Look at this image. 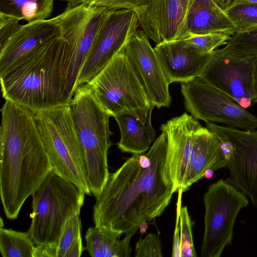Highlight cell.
I'll use <instances>...</instances> for the list:
<instances>
[{
  "instance_id": "obj_1",
  "label": "cell",
  "mask_w": 257,
  "mask_h": 257,
  "mask_svg": "<svg viewBox=\"0 0 257 257\" xmlns=\"http://www.w3.org/2000/svg\"><path fill=\"white\" fill-rule=\"evenodd\" d=\"M167 147L162 132L146 154H133L109 173L93 206L95 226L126 234L162 214L176 192Z\"/></svg>"
},
{
  "instance_id": "obj_2",
  "label": "cell",
  "mask_w": 257,
  "mask_h": 257,
  "mask_svg": "<svg viewBox=\"0 0 257 257\" xmlns=\"http://www.w3.org/2000/svg\"><path fill=\"white\" fill-rule=\"evenodd\" d=\"M1 112L0 195L7 218L15 219L52 168L32 111L6 100Z\"/></svg>"
},
{
  "instance_id": "obj_3",
  "label": "cell",
  "mask_w": 257,
  "mask_h": 257,
  "mask_svg": "<svg viewBox=\"0 0 257 257\" xmlns=\"http://www.w3.org/2000/svg\"><path fill=\"white\" fill-rule=\"evenodd\" d=\"M70 47L62 36L23 56L0 75L2 96L31 111L70 104L66 79Z\"/></svg>"
},
{
  "instance_id": "obj_4",
  "label": "cell",
  "mask_w": 257,
  "mask_h": 257,
  "mask_svg": "<svg viewBox=\"0 0 257 257\" xmlns=\"http://www.w3.org/2000/svg\"><path fill=\"white\" fill-rule=\"evenodd\" d=\"M76 132L82 149L88 183L96 198L109 176L108 151L113 135L107 114L83 84L78 86L70 103Z\"/></svg>"
},
{
  "instance_id": "obj_5",
  "label": "cell",
  "mask_w": 257,
  "mask_h": 257,
  "mask_svg": "<svg viewBox=\"0 0 257 257\" xmlns=\"http://www.w3.org/2000/svg\"><path fill=\"white\" fill-rule=\"evenodd\" d=\"M52 171L91 195L70 104L32 112Z\"/></svg>"
},
{
  "instance_id": "obj_6",
  "label": "cell",
  "mask_w": 257,
  "mask_h": 257,
  "mask_svg": "<svg viewBox=\"0 0 257 257\" xmlns=\"http://www.w3.org/2000/svg\"><path fill=\"white\" fill-rule=\"evenodd\" d=\"M85 195L54 171L48 174L32 195V220L27 232L35 246H57L67 220L80 214Z\"/></svg>"
},
{
  "instance_id": "obj_7",
  "label": "cell",
  "mask_w": 257,
  "mask_h": 257,
  "mask_svg": "<svg viewBox=\"0 0 257 257\" xmlns=\"http://www.w3.org/2000/svg\"><path fill=\"white\" fill-rule=\"evenodd\" d=\"M125 44L108 63L85 84L110 117L128 113L144 123L153 105L127 58Z\"/></svg>"
},
{
  "instance_id": "obj_8",
  "label": "cell",
  "mask_w": 257,
  "mask_h": 257,
  "mask_svg": "<svg viewBox=\"0 0 257 257\" xmlns=\"http://www.w3.org/2000/svg\"><path fill=\"white\" fill-rule=\"evenodd\" d=\"M113 10L86 3L76 6L67 5L63 13L55 17L62 36L70 47L66 91L70 100L76 88L80 71Z\"/></svg>"
},
{
  "instance_id": "obj_9",
  "label": "cell",
  "mask_w": 257,
  "mask_h": 257,
  "mask_svg": "<svg viewBox=\"0 0 257 257\" xmlns=\"http://www.w3.org/2000/svg\"><path fill=\"white\" fill-rule=\"evenodd\" d=\"M204 231L201 257H220L232 244L233 227L239 211L246 207L248 198L227 180L210 185L203 196Z\"/></svg>"
},
{
  "instance_id": "obj_10",
  "label": "cell",
  "mask_w": 257,
  "mask_h": 257,
  "mask_svg": "<svg viewBox=\"0 0 257 257\" xmlns=\"http://www.w3.org/2000/svg\"><path fill=\"white\" fill-rule=\"evenodd\" d=\"M187 110L196 119L242 130H257V116L199 78L181 83Z\"/></svg>"
},
{
  "instance_id": "obj_11",
  "label": "cell",
  "mask_w": 257,
  "mask_h": 257,
  "mask_svg": "<svg viewBox=\"0 0 257 257\" xmlns=\"http://www.w3.org/2000/svg\"><path fill=\"white\" fill-rule=\"evenodd\" d=\"M254 60L216 49L198 78L247 108L253 104Z\"/></svg>"
},
{
  "instance_id": "obj_12",
  "label": "cell",
  "mask_w": 257,
  "mask_h": 257,
  "mask_svg": "<svg viewBox=\"0 0 257 257\" xmlns=\"http://www.w3.org/2000/svg\"><path fill=\"white\" fill-rule=\"evenodd\" d=\"M218 139L230 144L232 154L227 161V180L243 193L257 211V130L245 131L205 122Z\"/></svg>"
},
{
  "instance_id": "obj_13",
  "label": "cell",
  "mask_w": 257,
  "mask_h": 257,
  "mask_svg": "<svg viewBox=\"0 0 257 257\" xmlns=\"http://www.w3.org/2000/svg\"><path fill=\"white\" fill-rule=\"evenodd\" d=\"M138 26V17L134 10L113 9L80 71L76 88L87 83L100 71Z\"/></svg>"
},
{
  "instance_id": "obj_14",
  "label": "cell",
  "mask_w": 257,
  "mask_h": 257,
  "mask_svg": "<svg viewBox=\"0 0 257 257\" xmlns=\"http://www.w3.org/2000/svg\"><path fill=\"white\" fill-rule=\"evenodd\" d=\"M127 58L152 105L158 108L171 103L170 83L149 41L142 29H136L125 45Z\"/></svg>"
},
{
  "instance_id": "obj_15",
  "label": "cell",
  "mask_w": 257,
  "mask_h": 257,
  "mask_svg": "<svg viewBox=\"0 0 257 257\" xmlns=\"http://www.w3.org/2000/svg\"><path fill=\"white\" fill-rule=\"evenodd\" d=\"M192 0H148L135 10L139 25L157 44L178 40Z\"/></svg>"
},
{
  "instance_id": "obj_16",
  "label": "cell",
  "mask_w": 257,
  "mask_h": 257,
  "mask_svg": "<svg viewBox=\"0 0 257 257\" xmlns=\"http://www.w3.org/2000/svg\"><path fill=\"white\" fill-rule=\"evenodd\" d=\"M154 50L170 84L199 78L211 53L200 54L181 39L157 44Z\"/></svg>"
},
{
  "instance_id": "obj_17",
  "label": "cell",
  "mask_w": 257,
  "mask_h": 257,
  "mask_svg": "<svg viewBox=\"0 0 257 257\" xmlns=\"http://www.w3.org/2000/svg\"><path fill=\"white\" fill-rule=\"evenodd\" d=\"M201 125L191 115L184 112L161 125L167 136V161L175 192L181 189L186 175L192 137Z\"/></svg>"
},
{
  "instance_id": "obj_18",
  "label": "cell",
  "mask_w": 257,
  "mask_h": 257,
  "mask_svg": "<svg viewBox=\"0 0 257 257\" xmlns=\"http://www.w3.org/2000/svg\"><path fill=\"white\" fill-rule=\"evenodd\" d=\"M61 35L60 26L55 17L21 25L0 50V75L23 56Z\"/></svg>"
},
{
  "instance_id": "obj_19",
  "label": "cell",
  "mask_w": 257,
  "mask_h": 257,
  "mask_svg": "<svg viewBox=\"0 0 257 257\" xmlns=\"http://www.w3.org/2000/svg\"><path fill=\"white\" fill-rule=\"evenodd\" d=\"M226 166L220 141L207 127L200 125L193 135L189 164L181 189L186 191L193 184L204 178L207 170L215 171Z\"/></svg>"
},
{
  "instance_id": "obj_20",
  "label": "cell",
  "mask_w": 257,
  "mask_h": 257,
  "mask_svg": "<svg viewBox=\"0 0 257 257\" xmlns=\"http://www.w3.org/2000/svg\"><path fill=\"white\" fill-rule=\"evenodd\" d=\"M214 32H226L233 35L237 30L225 13L212 0H192L178 40Z\"/></svg>"
},
{
  "instance_id": "obj_21",
  "label": "cell",
  "mask_w": 257,
  "mask_h": 257,
  "mask_svg": "<svg viewBox=\"0 0 257 257\" xmlns=\"http://www.w3.org/2000/svg\"><path fill=\"white\" fill-rule=\"evenodd\" d=\"M154 107V105L151 107L144 123L128 113L114 117L120 133V139L117 145L122 152L142 154L150 149L156 136L151 122L152 112Z\"/></svg>"
},
{
  "instance_id": "obj_22",
  "label": "cell",
  "mask_w": 257,
  "mask_h": 257,
  "mask_svg": "<svg viewBox=\"0 0 257 257\" xmlns=\"http://www.w3.org/2000/svg\"><path fill=\"white\" fill-rule=\"evenodd\" d=\"M137 231L126 234L120 240L122 234L120 232L103 227H90L85 234V249L93 257H130L131 239Z\"/></svg>"
},
{
  "instance_id": "obj_23",
  "label": "cell",
  "mask_w": 257,
  "mask_h": 257,
  "mask_svg": "<svg viewBox=\"0 0 257 257\" xmlns=\"http://www.w3.org/2000/svg\"><path fill=\"white\" fill-rule=\"evenodd\" d=\"M54 0H0V14L31 22L48 19Z\"/></svg>"
},
{
  "instance_id": "obj_24",
  "label": "cell",
  "mask_w": 257,
  "mask_h": 257,
  "mask_svg": "<svg viewBox=\"0 0 257 257\" xmlns=\"http://www.w3.org/2000/svg\"><path fill=\"white\" fill-rule=\"evenodd\" d=\"M35 245L27 232L0 228V252L3 257H33Z\"/></svg>"
},
{
  "instance_id": "obj_25",
  "label": "cell",
  "mask_w": 257,
  "mask_h": 257,
  "mask_svg": "<svg viewBox=\"0 0 257 257\" xmlns=\"http://www.w3.org/2000/svg\"><path fill=\"white\" fill-rule=\"evenodd\" d=\"M79 215L75 214L66 221L57 245V257H79L84 250Z\"/></svg>"
},
{
  "instance_id": "obj_26",
  "label": "cell",
  "mask_w": 257,
  "mask_h": 257,
  "mask_svg": "<svg viewBox=\"0 0 257 257\" xmlns=\"http://www.w3.org/2000/svg\"><path fill=\"white\" fill-rule=\"evenodd\" d=\"M225 13L237 32L257 27V3L232 2Z\"/></svg>"
},
{
  "instance_id": "obj_27",
  "label": "cell",
  "mask_w": 257,
  "mask_h": 257,
  "mask_svg": "<svg viewBox=\"0 0 257 257\" xmlns=\"http://www.w3.org/2000/svg\"><path fill=\"white\" fill-rule=\"evenodd\" d=\"M226 51L238 56L257 57V27L232 35L224 47Z\"/></svg>"
},
{
  "instance_id": "obj_28",
  "label": "cell",
  "mask_w": 257,
  "mask_h": 257,
  "mask_svg": "<svg viewBox=\"0 0 257 257\" xmlns=\"http://www.w3.org/2000/svg\"><path fill=\"white\" fill-rule=\"evenodd\" d=\"M231 36L226 32H214L194 35L181 40L194 48L199 53L207 54L220 46L225 45Z\"/></svg>"
},
{
  "instance_id": "obj_29",
  "label": "cell",
  "mask_w": 257,
  "mask_h": 257,
  "mask_svg": "<svg viewBox=\"0 0 257 257\" xmlns=\"http://www.w3.org/2000/svg\"><path fill=\"white\" fill-rule=\"evenodd\" d=\"M192 225L187 207L181 208L179 226L182 257L197 256L193 243Z\"/></svg>"
},
{
  "instance_id": "obj_30",
  "label": "cell",
  "mask_w": 257,
  "mask_h": 257,
  "mask_svg": "<svg viewBox=\"0 0 257 257\" xmlns=\"http://www.w3.org/2000/svg\"><path fill=\"white\" fill-rule=\"evenodd\" d=\"M136 257H161L162 249L159 235L149 233L137 242L135 248Z\"/></svg>"
},
{
  "instance_id": "obj_31",
  "label": "cell",
  "mask_w": 257,
  "mask_h": 257,
  "mask_svg": "<svg viewBox=\"0 0 257 257\" xmlns=\"http://www.w3.org/2000/svg\"><path fill=\"white\" fill-rule=\"evenodd\" d=\"M19 19L0 14V50L19 30L21 25Z\"/></svg>"
},
{
  "instance_id": "obj_32",
  "label": "cell",
  "mask_w": 257,
  "mask_h": 257,
  "mask_svg": "<svg viewBox=\"0 0 257 257\" xmlns=\"http://www.w3.org/2000/svg\"><path fill=\"white\" fill-rule=\"evenodd\" d=\"M148 1V0H88L86 3L109 9H126L135 11L145 5Z\"/></svg>"
},
{
  "instance_id": "obj_33",
  "label": "cell",
  "mask_w": 257,
  "mask_h": 257,
  "mask_svg": "<svg viewBox=\"0 0 257 257\" xmlns=\"http://www.w3.org/2000/svg\"><path fill=\"white\" fill-rule=\"evenodd\" d=\"M178 191L179 193L177 202L176 219L172 252V256L173 257H182L180 235L179 216L181 208V198L183 192L181 189H179Z\"/></svg>"
},
{
  "instance_id": "obj_34",
  "label": "cell",
  "mask_w": 257,
  "mask_h": 257,
  "mask_svg": "<svg viewBox=\"0 0 257 257\" xmlns=\"http://www.w3.org/2000/svg\"><path fill=\"white\" fill-rule=\"evenodd\" d=\"M33 257H57V246H35Z\"/></svg>"
},
{
  "instance_id": "obj_35",
  "label": "cell",
  "mask_w": 257,
  "mask_h": 257,
  "mask_svg": "<svg viewBox=\"0 0 257 257\" xmlns=\"http://www.w3.org/2000/svg\"><path fill=\"white\" fill-rule=\"evenodd\" d=\"M216 6L222 11H225L229 8L233 0H212Z\"/></svg>"
},
{
  "instance_id": "obj_36",
  "label": "cell",
  "mask_w": 257,
  "mask_h": 257,
  "mask_svg": "<svg viewBox=\"0 0 257 257\" xmlns=\"http://www.w3.org/2000/svg\"><path fill=\"white\" fill-rule=\"evenodd\" d=\"M257 103V57L254 63V99L253 103Z\"/></svg>"
},
{
  "instance_id": "obj_37",
  "label": "cell",
  "mask_w": 257,
  "mask_h": 257,
  "mask_svg": "<svg viewBox=\"0 0 257 257\" xmlns=\"http://www.w3.org/2000/svg\"><path fill=\"white\" fill-rule=\"evenodd\" d=\"M67 2L68 5L70 6H76L81 4L87 3L88 0H62Z\"/></svg>"
},
{
  "instance_id": "obj_38",
  "label": "cell",
  "mask_w": 257,
  "mask_h": 257,
  "mask_svg": "<svg viewBox=\"0 0 257 257\" xmlns=\"http://www.w3.org/2000/svg\"><path fill=\"white\" fill-rule=\"evenodd\" d=\"M214 172V171L211 169L207 170L204 174V178L208 179L211 178L213 175Z\"/></svg>"
},
{
  "instance_id": "obj_39",
  "label": "cell",
  "mask_w": 257,
  "mask_h": 257,
  "mask_svg": "<svg viewBox=\"0 0 257 257\" xmlns=\"http://www.w3.org/2000/svg\"><path fill=\"white\" fill-rule=\"evenodd\" d=\"M147 223L146 222H143V223H142L140 226H139V228H140V231H141V233H143L145 232V231L146 230L147 228Z\"/></svg>"
},
{
  "instance_id": "obj_40",
  "label": "cell",
  "mask_w": 257,
  "mask_h": 257,
  "mask_svg": "<svg viewBox=\"0 0 257 257\" xmlns=\"http://www.w3.org/2000/svg\"><path fill=\"white\" fill-rule=\"evenodd\" d=\"M232 2H251V3H257V0H233L232 1Z\"/></svg>"
},
{
  "instance_id": "obj_41",
  "label": "cell",
  "mask_w": 257,
  "mask_h": 257,
  "mask_svg": "<svg viewBox=\"0 0 257 257\" xmlns=\"http://www.w3.org/2000/svg\"></svg>"
}]
</instances>
